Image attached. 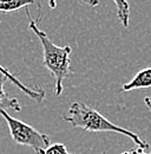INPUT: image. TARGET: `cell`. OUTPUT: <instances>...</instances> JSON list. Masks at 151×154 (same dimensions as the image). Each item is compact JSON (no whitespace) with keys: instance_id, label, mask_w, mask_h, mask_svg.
<instances>
[{"instance_id":"1","label":"cell","mask_w":151,"mask_h":154,"mask_svg":"<svg viewBox=\"0 0 151 154\" xmlns=\"http://www.w3.org/2000/svg\"><path fill=\"white\" fill-rule=\"evenodd\" d=\"M63 120L69 122L72 127L81 128L85 132L117 133V134L125 135L130 137L138 147L143 149L150 148V145L145 140L139 137L136 133H133L126 128H123L120 126H117L116 123L109 121L106 117H104L98 110H96L92 107L86 106L85 103L73 102L71 107L69 108L67 113L63 116Z\"/></svg>"},{"instance_id":"2","label":"cell","mask_w":151,"mask_h":154,"mask_svg":"<svg viewBox=\"0 0 151 154\" xmlns=\"http://www.w3.org/2000/svg\"><path fill=\"white\" fill-rule=\"evenodd\" d=\"M26 16L28 18V27L30 30L38 37L40 40L41 48H43V63L44 66L50 71V74L55 77L56 85H55V93L57 96H59L63 93V82L65 78L72 75V70L70 68L71 65V58L70 55L72 52L71 46H58L56 45L49 36L41 31L38 27V20L33 19L28 7L25 10Z\"/></svg>"},{"instance_id":"3","label":"cell","mask_w":151,"mask_h":154,"mask_svg":"<svg viewBox=\"0 0 151 154\" xmlns=\"http://www.w3.org/2000/svg\"><path fill=\"white\" fill-rule=\"evenodd\" d=\"M0 115L5 119L11 136L17 145L30 147L36 154H43L51 145V137L49 135L37 131L28 123L11 116L6 110H0Z\"/></svg>"},{"instance_id":"4","label":"cell","mask_w":151,"mask_h":154,"mask_svg":"<svg viewBox=\"0 0 151 154\" xmlns=\"http://www.w3.org/2000/svg\"><path fill=\"white\" fill-rule=\"evenodd\" d=\"M0 72L6 77L8 81H11L13 84H16L19 89L22 90L26 95H28L32 100L37 101L38 103H40V102L45 98V90H44V89H41V88H39V87H37V88H30V87H27V85H24L13 74H11L6 68H4V66H1V65H0Z\"/></svg>"},{"instance_id":"5","label":"cell","mask_w":151,"mask_h":154,"mask_svg":"<svg viewBox=\"0 0 151 154\" xmlns=\"http://www.w3.org/2000/svg\"><path fill=\"white\" fill-rule=\"evenodd\" d=\"M151 88V66L138 71L130 82L123 84L122 91H131L135 89H148Z\"/></svg>"},{"instance_id":"6","label":"cell","mask_w":151,"mask_h":154,"mask_svg":"<svg viewBox=\"0 0 151 154\" xmlns=\"http://www.w3.org/2000/svg\"><path fill=\"white\" fill-rule=\"evenodd\" d=\"M6 79L7 78L0 72V110L13 109L16 112H21V107H20L18 98L10 97L4 89V83L6 82Z\"/></svg>"},{"instance_id":"7","label":"cell","mask_w":151,"mask_h":154,"mask_svg":"<svg viewBox=\"0 0 151 154\" xmlns=\"http://www.w3.org/2000/svg\"><path fill=\"white\" fill-rule=\"evenodd\" d=\"M114 5L117 6V16L118 19L122 23L124 27L129 26V19H130V6L126 1H118L114 0Z\"/></svg>"},{"instance_id":"8","label":"cell","mask_w":151,"mask_h":154,"mask_svg":"<svg viewBox=\"0 0 151 154\" xmlns=\"http://www.w3.org/2000/svg\"><path fill=\"white\" fill-rule=\"evenodd\" d=\"M33 1H17V0H8V1H0V12H14L21 8H27L30 5H33Z\"/></svg>"},{"instance_id":"9","label":"cell","mask_w":151,"mask_h":154,"mask_svg":"<svg viewBox=\"0 0 151 154\" xmlns=\"http://www.w3.org/2000/svg\"><path fill=\"white\" fill-rule=\"evenodd\" d=\"M43 154H70V152L67 151L66 146L61 142H57V143H52L50 145Z\"/></svg>"},{"instance_id":"10","label":"cell","mask_w":151,"mask_h":154,"mask_svg":"<svg viewBox=\"0 0 151 154\" xmlns=\"http://www.w3.org/2000/svg\"><path fill=\"white\" fill-rule=\"evenodd\" d=\"M123 154H151V151L150 152H145V149H143V148H141V147H136V148H131V149L124 152Z\"/></svg>"},{"instance_id":"11","label":"cell","mask_w":151,"mask_h":154,"mask_svg":"<svg viewBox=\"0 0 151 154\" xmlns=\"http://www.w3.org/2000/svg\"><path fill=\"white\" fill-rule=\"evenodd\" d=\"M144 103H145V106L148 107V109L151 112V98L150 97H145V98H144Z\"/></svg>"}]
</instances>
